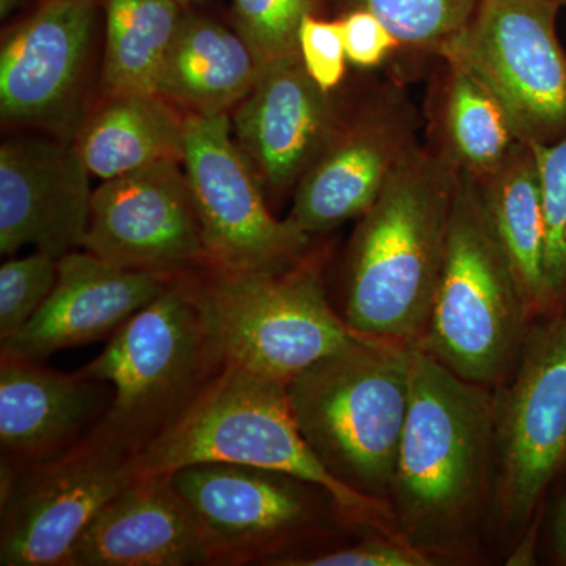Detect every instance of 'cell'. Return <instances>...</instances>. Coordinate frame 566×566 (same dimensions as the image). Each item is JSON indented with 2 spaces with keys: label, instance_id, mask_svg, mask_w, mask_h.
I'll use <instances>...</instances> for the list:
<instances>
[{
  "label": "cell",
  "instance_id": "cell-1",
  "mask_svg": "<svg viewBox=\"0 0 566 566\" xmlns=\"http://www.w3.org/2000/svg\"><path fill=\"white\" fill-rule=\"evenodd\" d=\"M494 395L419 346L389 504L401 535L449 551L474 531L494 495Z\"/></svg>",
  "mask_w": 566,
  "mask_h": 566
},
{
  "label": "cell",
  "instance_id": "cell-2",
  "mask_svg": "<svg viewBox=\"0 0 566 566\" xmlns=\"http://www.w3.org/2000/svg\"><path fill=\"white\" fill-rule=\"evenodd\" d=\"M458 174L419 144L357 219L344 268L345 322L406 346L422 340L444 263Z\"/></svg>",
  "mask_w": 566,
  "mask_h": 566
},
{
  "label": "cell",
  "instance_id": "cell-3",
  "mask_svg": "<svg viewBox=\"0 0 566 566\" xmlns=\"http://www.w3.org/2000/svg\"><path fill=\"white\" fill-rule=\"evenodd\" d=\"M197 463H233L283 472L323 488L345 521L403 536L390 504L338 482L301 434L285 386L223 367L202 395L147 449L128 461L132 475L172 474Z\"/></svg>",
  "mask_w": 566,
  "mask_h": 566
},
{
  "label": "cell",
  "instance_id": "cell-4",
  "mask_svg": "<svg viewBox=\"0 0 566 566\" xmlns=\"http://www.w3.org/2000/svg\"><path fill=\"white\" fill-rule=\"evenodd\" d=\"M412 348L359 335L285 386L301 434L324 468L387 504L408 415Z\"/></svg>",
  "mask_w": 566,
  "mask_h": 566
},
{
  "label": "cell",
  "instance_id": "cell-5",
  "mask_svg": "<svg viewBox=\"0 0 566 566\" xmlns=\"http://www.w3.org/2000/svg\"><path fill=\"white\" fill-rule=\"evenodd\" d=\"M223 367L189 273L177 275L81 368L114 389L92 433L132 460L191 408Z\"/></svg>",
  "mask_w": 566,
  "mask_h": 566
},
{
  "label": "cell",
  "instance_id": "cell-6",
  "mask_svg": "<svg viewBox=\"0 0 566 566\" xmlns=\"http://www.w3.org/2000/svg\"><path fill=\"white\" fill-rule=\"evenodd\" d=\"M532 318L479 186L458 175L441 277L417 346L465 381L493 389L512 374Z\"/></svg>",
  "mask_w": 566,
  "mask_h": 566
},
{
  "label": "cell",
  "instance_id": "cell-7",
  "mask_svg": "<svg viewBox=\"0 0 566 566\" xmlns=\"http://www.w3.org/2000/svg\"><path fill=\"white\" fill-rule=\"evenodd\" d=\"M189 277L226 367L286 386L360 335L327 300L316 253L286 270L202 266Z\"/></svg>",
  "mask_w": 566,
  "mask_h": 566
},
{
  "label": "cell",
  "instance_id": "cell-8",
  "mask_svg": "<svg viewBox=\"0 0 566 566\" xmlns=\"http://www.w3.org/2000/svg\"><path fill=\"white\" fill-rule=\"evenodd\" d=\"M494 395V504L506 532L531 523L566 465V307L528 331Z\"/></svg>",
  "mask_w": 566,
  "mask_h": 566
},
{
  "label": "cell",
  "instance_id": "cell-9",
  "mask_svg": "<svg viewBox=\"0 0 566 566\" xmlns=\"http://www.w3.org/2000/svg\"><path fill=\"white\" fill-rule=\"evenodd\" d=\"M558 10L547 0H479L471 20L438 55L485 82L528 145L556 144L566 136V51L557 36Z\"/></svg>",
  "mask_w": 566,
  "mask_h": 566
},
{
  "label": "cell",
  "instance_id": "cell-10",
  "mask_svg": "<svg viewBox=\"0 0 566 566\" xmlns=\"http://www.w3.org/2000/svg\"><path fill=\"white\" fill-rule=\"evenodd\" d=\"M207 264L279 271L315 253L314 237L271 214L259 178L238 147L229 112L185 115V156Z\"/></svg>",
  "mask_w": 566,
  "mask_h": 566
},
{
  "label": "cell",
  "instance_id": "cell-11",
  "mask_svg": "<svg viewBox=\"0 0 566 566\" xmlns=\"http://www.w3.org/2000/svg\"><path fill=\"white\" fill-rule=\"evenodd\" d=\"M128 461L93 433L50 460L2 461L0 565L66 566L93 520L132 479Z\"/></svg>",
  "mask_w": 566,
  "mask_h": 566
},
{
  "label": "cell",
  "instance_id": "cell-12",
  "mask_svg": "<svg viewBox=\"0 0 566 566\" xmlns=\"http://www.w3.org/2000/svg\"><path fill=\"white\" fill-rule=\"evenodd\" d=\"M170 476L222 566L275 565L319 526L324 509L340 513L323 488L253 465L197 463Z\"/></svg>",
  "mask_w": 566,
  "mask_h": 566
},
{
  "label": "cell",
  "instance_id": "cell-13",
  "mask_svg": "<svg viewBox=\"0 0 566 566\" xmlns=\"http://www.w3.org/2000/svg\"><path fill=\"white\" fill-rule=\"evenodd\" d=\"M422 120L403 84H376L344 112L322 155L297 182L289 221L308 237L359 219L411 155Z\"/></svg>",
  "mask_w": 566,
  "mask_h": 566
},
{
  "label": "cell",
  "instance_id": "cell-14",
  "mask_svg": "<svg viewBox=\"0 0 566 566\" xmlns=\"http://www.w3.org/2000/svg\"><path fill=\"white\" fill-rule=\"evenodd\" d=\"M84 251L125 270L163 275L207 264L199 218L180 161H163L99 182Z\"/></svg>",
  "mask_w": 566,
  "mask_h": 566
},
{
  "label": "cell",
  "instance_id": "cell-15",
  "mask_svg": "<svg viewBox=\"0 0 566 566\" xmlns=\"http://www.w3.org/2000/svg\"><path fill=\"white\" fill-rule=\"evenodd\" d=\"M342 115L335 93L308 76L300 51L263 65L252 91L230 112L234 140L273 199L294 192Z\"/></svg>",
  "mask_w": 566,
  "mask_h": 566
},
{
  "label": "cell",
  "instance_id": "cell-16",
  "mask_svg": "<svg viewBox=\"0 0 566 566\" xmlns=\"http://www.w3.org/2000/svg\"><path fill=\"white\" fill-rule=\"evenodd\" d=\"M91 172L76 144L21 136L0 147V252L33 245L61 259L84 248Z\"/></svg>",
  "mask_w": 566,
  "mask_h": 566
},
{
  "label": "cell",
  "instance_id": "cell-17",
  "mask_svg": "<svg viewBox=\"0 0 566 566\" xmlns=\"http://www.w3.org/2000/svg\"><path fill=\"white\" fill-rule=\"evenodd\" d=\"M95 22L96 0H43L3 39V125L44 128L69 120L80 99Z\"/></svg>",
  "mask_w": 566,
  "mask_h": 566
},
{
  "label": "cell",
  "instance_id": "cell-18",
  "mask_svg": "<svg viewBox=\"0 0 566 566\" xmlns=\"http://www.w3.org/2000/svg\"><path fill=\"white\" fill-rule=\"evenodd\" d=\"M172 279L114 266L87 251L66 253L46 303L0 352L43 364L62 349L109 340Z\"/></svg>",
  "mask_w": 566,
  "mask_h": 566
},
{
  "label": "cell",
  "instance_id": "cell-19",
  "mask_svg": "<svg viewBox=\"0 0 566 566\" xmlns=\"http://www.w3.org/2000/svg\"><path fill=\"white\" fill-rule=\"evenodd\" d=\"M219 565L170 474L132 475L74 546L66 566Z\"/></svg>",
  "mask_w": 566,
  "mask_h": 566
},
{
  "label": "cell",
  "instance_id": "cell-20",
  "mask_svg": "<svg viewBox=\"0 0 566 566\" xmlns=\"http://www.w3.org/2000/svg\"><path fill=\"white\" fill-rule=\"evenodd\" d=\"M112 398L111 385L81 370L59 374L0 353L2 461L25 465L61 455L92 433Z\"/></svg>",
  "mask_w": 566,
  "mask_h": 566
},
{
  "label": "cell",
  "instance_id": "cell-21",
  "mask_svg": "<svg viewBox=\"0 0 566 566\" xmlns=\"http://www.w3.org/2000/svg\"><path fill=\"white\" fill-rule=\"evenodd\" d=\"M427 99L428 147L475 181L494 172L520 144L504 104L460 63L438 59Z\"/></svg>",
  "mask_w": 566,
  "mask_h": 566
},
{
  "label": "cell",
  "instance_id": "cell-22",
  "mask_svg": "<svg viewBox=\"0 0 566 566\" xmlns=\"http://www.w3.org/2000/svg\"><path fill=\"white\" fill-rule=\"evenodd\" d=\"M262 69L237 29L199 14H182L156 95L185 115L230 114L252 91Z\"/></svg>",
  "mask_w": 566,
  "mask_h": 566
},
{
  "label": "cell",
  "instance_id": "cell-23",
  "mask_svg": "<svg viewBox=\"0 0 566 566\" xmlns=\"http://www.w3.org/2000/svg\"><path fill=\"white\" fill-rule=\"evenodd\" d=\"M77 150L102 181L185 156V114L156 93L106 96L82 129Z\"/></svg>",
  "mask_w": 566,
  "mask_h": 566
},
{
  "label": "cell",
  "instance_id": "cell-24",
  "mask_svg": "<svg viewBox=\"0 0 566 566\" xmlns=\"http://www.w3.org/2000/svg\"><path fill=\"white\" fill-rule=\"evenodd\" d=\"M475 182L532 314H547L545 200L534 147L520 142L494 172Z\"/></svg>",
  "mask_w": 566,
  "mask_h": 566
},
{
  "label": "cell",
  "instance_id": "cell-25",
  "mask_svg": "<svg viewBox=\"0 0 566 566\" xmlns=\"http://www.w3.org/2000/svg\"><path fill=\"white\" fill-rule=\"evenodd\" d=\"M182 7L177 0H106V96L156 93Z\"/></svg>",
  "mask_w": 566,
  "mask_h": 566
},
{
  "label": "cell",
  "instance_id": "cell-26",
  "mask_svg": "<svg viewBox=\"0 0 566 566\" xmlns=\"http://www.w3.org/2000/svg\"><path fill=\"white\" fill-rule=\"evenodd\" d=\"M337 17L367 10L379 18L408 54L438 59L442 46L468 24L479 0H331Z\"/></svg>",
  "mask_w": 566,
  "mask_h": 566
},
{
  "label": "cell",
  "instance_id": "cell-27",
  "mask_svg": "<svg viewBox=\"0 0 566 566\" xmlns=\"http://www.w3.org/2000/svg\"><path fill=\"white\" fill-rule=\"evenodd\" d=\"M532 147L545 200V277L549 314L566 307V136L556 144Z\"/></svg>",
  "mask_w": 566,
  "mask_h": 566
},
{
  "label": "cell",
  "instance_id": "cell-28",
  "mask_svg": "<svg viewBox=\"0 0 566 566\" xmlns=\"http://www.w3.org/2000/svg\"><path fill=\"white\" fill-rule=\"evenodd\" d=\"M329 0H233L237 31L260 63L296 54L297 32L307 14H322Z\"/></svg>",
  "mask_w": 566,
  "mask_h": 566
},
{
  "label": "cell",
  "instance_id": "cell-29",
  "mask_svg": "<svg viewBox=\"0 0 566 566\" xmlns=\"http://www.w3.org/2000/svg\"><path fill=\"white\" fill-rule=\"evenodd\" d=\"M59 275V259L35 251L0 268V344L20 333L46 303Z\"/></svg>",
  "mask_w": 566,
  "mask_h": 566
},
{
  "label": "cell",
  "instance_id": "cell-30",
  "mask_svg": "<svg viewBox=\"0 0 566 566\" xmlns=\"http://www.w3.org/2000/svg\"><path fill=\"white\" fill-rule=\"evenodd\" d=\"M297 51L308 76L323 92L335 93L344 84L348 59L340 18L307 14L297 32Z\"/></svg>",
  "mask_w": 566,
  "mask_h": 566
},
{
  "label": "cell",
  "instance_id": "cell-31",
  "mask_svg": "<svg viewBox=\"0 0 566 566\" xmlns=\"http://www.w3.org/2000/svg\"><path fill=\"white\" fill-rule=\"evenodd\" d=\"M282 566H428L433 557L403 536L381 534L357 545L322 553L300 554L282 560Z\"/></svg>",
  "mask_w": 566,
  "mask_h": 566
},
{
  "label": "cell",
  "instance_id": "cell-32",
  "mask_svg": "<svg viewBox=\"0 0 566 566\" xmlns=\"http://www.w3.org/2000/svg\"><path fill=\"white\" fill-rule=\"evenodd\" d=\"M337 18L344 29L346 59L354 69H381L403 52L400 41L370 11L352 10Z\"/></svg>",
  "mask_w": 566,
  "mask_h": 566
},
{
  "label": "cell",
  "instance_id": "cell-33",
  "mask_svg": "<svg viewBox=\"0 0 566 566\" xmlns=\"http://www.w3.org/2000/svg\"><path fill=\"white\" fill-rule=\"evenodd\" d=\"M553 546L557 557L566 564V497L560 499L554 509Z\"/></svg>",
  "mask_w": 566,
  "mask_h": 566
},
{
  "label": "cell",
  "instance_id": "cell-34",
  "mask_svg": "<svg viewBox=\"0 0 566 566\" xmlns=\"http://www.w3.org/2000/svg\"><path fill=\"white\" fill-rule=\"evenodd\" d=\"M24 0H0V17L6 20L14 10L20 9Z\"/></svg>",
  "mask_w": 566,
  "mask_h": 566
},
{
  "label": "cell",
  "instance_id": "cell-35",
  "mask_svg": "<svg viewBox=\"0 0 566 566\" xmlns=\"http://www.w3.org/2000/svg\"><path fill=\"white\" fill-rule=\"evenodd\" d=\"M178 3H180L181 7H188L191 6V3L197 2V0H177Z\"/></svg>",
  "mask_w": 566,
  "mask_h": 566
},
{
  "label": "cell",
  "instance_id": "cell-36",
  "mask_svg": "<svg viewBox=\"0 0 566 566\" xmlns=\"http://www.w3.org/2000/svg\"><path fill=\"white\" fill-rule=\"evenodd\" d=\"M547 2H553V3H556V6L560 7H566V0H547Z\"/></svg>",
  "mask_w": 566,
  "mask_h": 566
},
{
  "label": "cell",
  "instance_id": "cell-37",
  "mask_svg": "<svg viewBox=\"0 0 566 566\" xmlns=\"http://www.w3.org/2000/svg\"><path fill=\"white\" fill-rule=\"evenodd\" d=\"M41 2H43V0H41Z\"/></svg>",
  "mask_w": 566,
  "mask_h": 566
}]
</instances>
